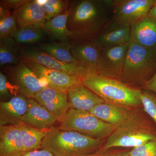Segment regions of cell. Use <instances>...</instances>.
Returning <instances> with one entry per match:
<instances>
[{"label": "cell", "mask_w": 156, "mask_h": 156, "mask_svg": "<svg viewBox=\"0 0 156 156\" xmlns=\"http://www.w3.org/2000/svg\"><path fill=\"white\" fill-rule=\"evenodd\" d=\"M142 89L150 91L156 95V72L153 77L146 84Z\"/></svg>", "instance_id": "35"}, {"label": "cell", "mask_w": 156, "mask_h": 156, "mask_svg": "<svg viewBox=\"0 0 156 156\" xmlns=\"http://www.w3.org/2000/svg\"><path fill=\"white\" fill-rule=\"evenodd\" d=\"M69 108L90 112L105 101L82 83L76 84L67 90Z\"/></svg>", "instance_id": "16"}, {"label": "cell", "mask_w": 156, "mask_h": 156, "mask_svg": "<svg viewBox=\"0 0 156 156\" xmlns=\"http://www.w3.org/2000/svg\"><path fill=\"white\" fill-rule=\"evenodd\" d=\"M47 21L63 14L67 8V2L62 0H47L42 5Z\"/></svg>", "instance_id": "28"}, {"label": "cell", "mask_w": 156, "mask_h": 156, "mask_svg": "<svg viewBox=\"0 0 156 156\" xmlns=\"http://www.w3.org/2000/svg\"><path fill=\"white\" fill-rule=\"evenodd\" d=\"M24 154L20 123L0 126V156H20Z\"/></svg>", "instance_id": "17"}, {"label": "cell", "mask_w": 156, "mask_h": 156, "mask_svg": "<svg viewBox=\"0 0 156 156\" xmlns=\"http://www.w3.org/2000/svg\"><path fill=\"white\" fill-rule=\"evenodd\" d=\"M112 1L80 0L69 7L67 29L74 42L91 41L112 19Z\"/></svg>", "instance_id": "1"}, {"label": "cell", "mask_w": 156, "mask_h": 156, "mask_svg": "<svg viewBox=\"0 0 156 156\" xmlns=\"http://www.w3.org/2000/svg\"><path fill=\"white\" fill-rule=\"evenodd\" d=\"M28 99L23 95H16L0 103V126L15 125L21 122V119L28 109Z\"/></svg>", "instance_id": "18"}, {"label": "cell", "mask_w": 156, "mask_h": 156, "mask_svg": "<svg viewBox=\"0 0 156 156\" xmlns=\"http://www.w3.org/2000/svg\"><path fill=\"white\" fill-rule=\"evenodd\" d=\"M13 13L18 28L33 27L42 28L47 21L43 7L37 1H27Z\"/></svg>", "instance_id": "15"}, {"label": "cell", "mask_w": 156, "mask_h": 156, "mask_svg": "<svg viewBox=\"0 0 156 156\" xmlns=\"http://www.w3.org/2000/svg\"><path fill=\"white\" fill-rule=\"evenodd\" d=\"M131 41L147 48H156V20L147 16L131 26Z\"/></svg>", "instance_id": "21"}, {"label": "cell", "mask_w": 156, "mask_h": 156, "mask_svg": "<svg viewBox=\"0 0 156 156\" xmlns=\"http://www.w3.org/2000/svg\"><path fill=\"white\" fill-rule=\"evenodd\" d=\"M17 22L13 13L9 12L0 18V40L1 41L12 36L17 31Z\"/></svg>", "instance_id": "27"}, {"label": "cell", "mask_w": 156, "mask_h": 156, "mask_svg": "<svg viewBox=\"0 0 156 156\" xmlns=\"http://www.w3.org/2000/svg\"><path fill=\"white\" fill-rule=\"evenodd\" d=\"M72 44L67 42L45 43L40 45L41 51L59 61L69 63H80L77 61L71 53Z\"/></svg>", "instance_id": "24"}, {"label": "cell", "mask_w": 156, "mask_h": 156, "mask_svg": "<svg viewBox=\"0 0 156 156\" xmlns=\"http://www.w3.org/2000/svg\"><path fill=\"white\" fill-rule=\"evenodd\" d=\"M105 142L104 140L53 127L43 139L42 149L54 156H87L100 149Z\"/></svg>", "instance_id": "2"}, {"label": "cell", "mask_w": 156, "mask_h": 156, "mask_svg": "<svg viewBox=\"0 0 156 156\" xmlns=\"http://www.w3.org/2000/svg\"><path fill=\"white\" fill-rule=\"evenodd\" d=\"M28 107L21 122L38 129H50L58 122L56 118L34 98L28 99Z\"/></svg>", "instance_id": "20"}, {"label": "cell", "mask_w": 156, "mask_h": 156, "mask_svg": "<svg viewBox=\"0 0 156 156\" xmlns=\"http://www.w3.org/2000/svg\"><path fill=\"white\" fill-rule=\"evenodd\" d=\"M42 29L33 27L18 28L11 37L18 44H33L41 41L44 37Z\"/></svg>", "instance_id": "26"}, {"label": "cell", "mask_w": 156, "mask_h": 156, "mask_svg": "<svg viewBox=\"0 0 156 156\" xmlns=\"http://www.w3.org/2000/svg\"><path fill=\"white\" fill-rule=\"evenodd\" d=\"M71 53L76 60L88 69L105 76L101 51L90 41L74 42Z\"/></svg>", "instance_id": "14"}, {"label": "cell", "mask_w": 156, "mask_h": 156, "mask_svg": "<svg viewBox=\"0 0 156 156\" xmlns=\"http://www.w3.org/2000/svg\"><path fill=\"white\" fill-rule=\"evenodd\" d=\"M129 156H156V139L132 149Z\"/></svg>", "instance_id": "30"}, {"label": "cell", "mask_w": 156, "mask_h": 156, "mask_svg": "<svg viewBox=\"0 0 156 156\" xmlns=\"http://www.w3.org/2000/svg\"><path fill=\"white\" fill-rule=\"evenodd\" d=\"M69 15L68 8L63 14L47 21L41 28L42 30L48 34L50 38L67 42L70 39L67 27Z\"/></svg>", "instance_id": "22"}, {"label": "cell", "mask_w": 156, "mask_h": 156, "mask_svg": "<svg viewBox=\"0 0 156 156\" xmlns=\"http://www.w3.org/2000/svg\"><path fill=\"white\" fill-rule=\"evenodd\" d=\"M130 151L114 148L104 149L101 148L99 150L87 156H129Z\"/></svg>", "instance_id": "31"}, {"label": "cell", "mask_w": 156, "mask_h": 156, "mask_svg": "<svg viewBox=\"0 0 156 156\" xmlns=\"http://www.w3.org/2000/svg\"><path fill=\"white\" fill-rule=\"evenodd\" d=\"M20 126L25 154L31 151L42 149L43 139L51 128L38 129L22 122L20 123Z\"/></svg>", "instance_id": "23"}, {"label": "cell", "mask_w": 156, "mask_h": 156, "mask_svg": "<svg viewBox=\"0 0 156 156\" xmlns=\"http://www.w3.org/2000/svg\"><path fill=\"white\" fill-rule=\"evenodd\" d=\"M148 16L156 20V3L150 10Z\"/></svg>", "instance_id": "36"}, {"label": "cell", "mask_w": 156, "mask_h": 156, "mask_svg": "<svg viewBox=\"0 0 156 156\" xmlns=\"http://www.w3.org/2000/svg\"><path fill=\"white\" fill-rule=\"evenodd\" d=\"M27 0H3L1 1V5L10 10L13 9L14 10L19 8L24 4Z\"/></svg>", "instance_id": "33"}, {"label": "cell", "mask_w": 156, "mask_h": 156, "mask_svg": "<svg viewBox=\"0 0 156 156\" xmlns=\"http://www.w3.org/2000/svg\"><path fill=\"white\" fill-rule=\"evenodd\" d=\"M41 81L43 86L67 91L76 84L82 83L80 79L66 73L51 69L34 61L20 58Z\"/></svg>", "instance_id": "10"}, {"label": "cell", "mask_w": 156, "mask_h": 156, "mask_svg": "<svg viewBox=\"0 0 156 156\" xmlns=\"http://www.w3.org/2000/svg\"><path fill=\"white\" fill-rule=\"evenodd\" d=\"M59 122L69 109L67 91L44 87L34 98Z\"/></svg>", "instance_id": "13"}, {"label": "cell", "mask_w": 156, "mask_h": 156, "mask_svg": "<svg viewBox=\"0 0 156 156\" xmlns=\"http://www.w3.org/2000/svg\"><path fill=\"white\" fill-rule=\"evenodd\" d=\"M58 128L76 131L95 139L104 140L115 130L116 127L105 122L89 112L69 108L59 122Z\"/></svg>", "instance_id": "5"}, {"label": "cell", "mask_w": 156, "mask_h": 156, "mask_svg": "<svg viewBox=\"0 0 156 156\" xmlns=\"http://www.w3.org/2000/svg\"><path fill=\"white\" fill-rule=\"evenodd\" d=\"M129 43L101 50L105 77L120 80Z\"/></svg>", "instance_id": "19"}, {"label": "cell", "mask_w": 156, "mask_h": 156, "mask_svg": "<svg viewBox=\"0 0 156 156\" xmlns=\"http://www.w3.org/2000/svg\"><path fill=\"white\" fill-rule=\"evenodd\" d=\"M5 69L20 93L27 99L33 98L44 87L36 74L21 60L15 65L7 66Z\"/></svg>", "instance_id": "9"}, {"label": "cell", "mask_w": 156, "mask_h": 156, "mask_svg": "<svg viewBox=\"0 0 156 156\" xmlns=\"http://www.w3.org/2000/svg\"><path fill=\"white\" fill-rule=\"evenodd\" d=\"M82 83L106 103L134 109L142 106L141 90L129 87L120 80L89 70Z\"/></svg>", "instance_id": "3"}, {"label": "cell", "mask_w": 156, "mask_h": 156, "mask_svg": "<svg viewBox=\"0 0 156 156\" xmlns=\"http://www.w3.org/2000/svg\"><path fill=\"white\" fill-rule=\"evenodd\" d=\"M156 72V48H147L131 41L120 80L141 90Z\"/></svg>", "instance_id": "4"}, {"label": "cell", "mask_w": 156, "mask_h": 156, "mask_svg": "<svg viewBox=\"0 0 156 156\" xmlns=\"http://www.w3.org/2000/svg\"><path fill=\"white\" fill-rule=\"evenodd\" d=\"M131 26L112 19L103 30L91 41L100 50L131 42Z\"/></svg>", "instance_id": "11"}, {"label": "cell", "mask_w": 156, "mask_h": 156, "mask_svg": "<svg viewBox=\"0 0 156 156\" xmlns=\"http://www.w3.org/2000/svg\"><path fill=\"white\" fill-rule=\"evenodd\" d=\"M156 139L154 131L140 116L130 122L116 128L101 148L104 149L116 147L133 149Z\"/></svg>", "instance_id": "6"}, {"label": "cell", "mask_w": 156, "mask_h": 156, "mask_svg": "<svg viewBox=\"0 0 156 156\" xmlns=\"http://www.w3.org/2000/svg\"><path fill=\"white\" fill-rule=\"evenodd\" d=\"M105 122L117 128L140 116L135 109L104 102L89 112Z\"/></svg>", "instance_id": "12"}, {"label": "cell", "mask_w": 156, "mask_h": 156, "mask_svg": "<svg viewBox=\"0 0 156 156\" xmlns=\"http://www.w3.org/2000/svg\"><path fill=\"white\" fill-rule=\"evenodd\" d=\"M20 156H54L53 154L46 150L41 149L31 151Z\"/></svg>", "instance_id": "34"}, {"label": "cell", "mask_w": 156, "mask_h": 156, "mask_svg": "<svg viewBox=\"0 0 156 156\" xmlns=\"http://www.w3.org/2000/svg\"><path fill=\"white\" fill-rule=\"evenodd\" d=\"M156 0H114L112 3V20L132 26L148 16Z\"/></svg>", "instance_id": "7"}, {"label": "cell", "mask_w": 156, "mask_h": 156, "mask_svg": "<svg viewBox=\"0 0 156 156\" xmlns=\"http://www.w3.org/2000/svg\"><path fill=\"white\" fill-rule=\"evenodd\" d=\"M17 56L16 43L11 37L1 41L0 65L1 67L6 65H15L19 62Z\"/></svg>", "instance_id": "25"}, {"label": "cell", "mask_w": 156, "mask_h": 156, "mask_svg": "<svg viewBox=\"0 0 156 156\" xmlns=\"http://www.w3.org/2000/svg\"><path fill=\"white\" fill-rule=\"evenodd\" d=\"M141 105L146 113L156 125V95L153 92L141 89Z\"/></svg>", "instance_id": "29"}, {"label": "cell", "mask_w": 156, "mask_h": 156, "mask_svg": "<svg viewBox=\"0 0 156 156\" xmlns=\"http://www.w3.org/2000/svg\"><path fill=\"white\" fill-rule=\"evenodd\" d=\"M20 58L34 61L51 69L57 70L80 79L81 81L89 70L81 63H69L59 61L41 50L25 49L21 52Z\"/></svg>", "instance_id": "8"}, {"label": "cell", "mask_w": 156, "mask_h": 156, "mask_svg": "<svg viewBox=\"0 0 156 156\" xmlns=\"http://www.w3.org/2000/svg\"><path fill=\"white\" fill-rule=\"evenodd\" d=\"M11 95L7 76L2 72L0 73V97L1 100L5 101Z\"/></svg>", "instance_id": "32"}]
</instances>
